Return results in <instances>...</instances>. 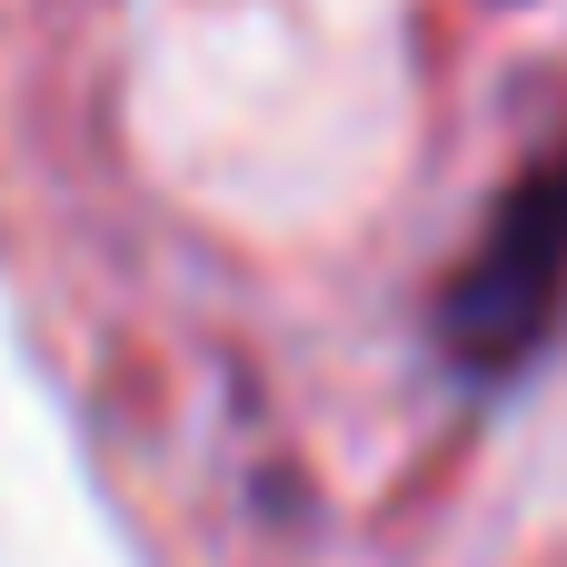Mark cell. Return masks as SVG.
Instances as JSON below:
<instances>
[{
    "mask_svg": "<svg viewBox=\"0 0 567 567\" xmlns=\"http://www.w3.org/2000/svg\"><path fill=\"white\" fill-rule=\"evenodd\" d=\"M558 309H567V159L528 169L498 199V219H488L478 259L449 279L439 319H449V349L468 369H508V359H528L548 339Z\"/></svg>",
    "mask_w": 567,
    "mask_h": 567,
    "instance_id": "obj_1",
    "label": "cell"
}]
</instances>
